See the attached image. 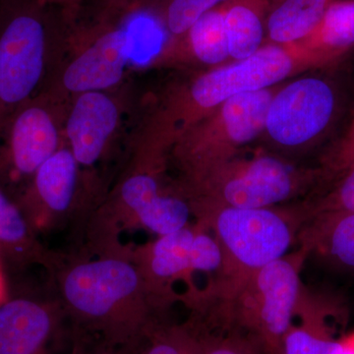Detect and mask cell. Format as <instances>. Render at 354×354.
Here are the masks:
<instances>
[{
	"instance_id": "1",
	"label": "cell",
	"mask_w": 354,
	"mask_h": 354,
	"mask_svg": "<svg viewBox=\"0 0 354 354\" xmlns=\"http://www.w3.org/2000/svg\"><path fill=\"white\" fill-rule=\"evenodd\" d=\"M122 251L65 253L48 277L74 335L137 354L160 324L141 274Z\"/></svg>"
},
{
	"instance_id": "2",
	"label": "cell",
	"mask_w": 354,
	"mask_h": 354,
	"mask_svg": "<svg viewBox=\"0 0 354 354\" xmlns=\"http://www.w3.org/2000/svg\"><path fill=\"white\" fill-rule=\"evenodd\" d=\"M319 68H323L320 60L299 43L265 44L244 59L230 60L167 85L144 111L130 146L144 155L167 158L183 133L223 102Z\"/></svg>"
},
{
	"instance_id": "3",
	"label": "cell",
	"mask_w": 354,
	"mask_h": 354,
	"mask_svg": "<svg viewBox=\"0 0 354 354\" xmlns=\"http://www.w3.org/2000/svg\"><path fill=\"white\" fill-rule=\"evenodd\" d=\"M308 220L305 204L223 208L196 221L215 235L223 266L207 295L204 316L234 295L251 274L283 257Z\"/></svg>"
},
{
	"instance_id": "4",
	"label": "cell",
	"mask_w": 354,
	"mask_h": 354,
	"mask_svg": "<svg viewBox=\"0 0 354 354\" xmlns=\"http://www.w3.org/2000/svg\"><path fill=\"white\" fill-rule=\"evenodd\" d=\"M65 29L59 9L39 0H0V131L46 85L62 57Z\"/></svg>"
},
{
	"instance_id": "5",
	"label": "cell",
	"mask_w": 354,
	"mask_h": 354,
	"mask_svg": "<svg viewBox=\"0 0 354 354\" xmlns=\"http://www.w3.org/2000/svg\"><path fill=\"white\" fill-rule=\"evenodd\" d=\"M324 180L322 169L291 165L270 153H241L181 191L200 221L216 209L281 206Z\"/></svg>"
},
{
	"instance_id": "6",
	"label": "cell",
	"mask_w": 354,
	"mask_h": 354,
	"mask_svg": "<svg viewBox=\"0 0 354 354\" xmlns=\"http://www.w3.org/2000/svg\"><path fill=\"white\" fill-rule=\"evenodd\" d=\"M309 254L300 245L258 270L207 316L227 330L250 335L264 354H281L305 288L301 271Z\"/></svg>"
},
{
	"instance_id": "7",
	"label": "cell",
	"mask_w": 354,
	"mask_h": 354,
	"mask_svg": "<svg viewBox=\"0 0 354 354\" xmlns=\"http://www.w3.org/2000/svg\"><path fill=\"white\" fill-rule=\"evenodd\" d=\"M109 190L101 172L81 167L64 144L13 199L41 239L68 232L78 243V250Z\"/></svg>"
},
{
	"instance_id": "8",
	"label": "cell",
	"mask_w": 354,
	"mask_h": 354,
	"mask_svg": "<svg viewBox=\"0 0 354 354\" xmlns=\"http://www.w3.org/2000/svg\"><path fill=\"white\" fill-rule=\"evenodd\" d=\"M279 87L232 97L183 133L167 158L178 172L174 183L177 189L197 183L264 133L268 109Z\"/></svg>"
},
{
	"instance_id": "9",
	"label": "cell",
	"mask_w": 354,
	"mask_h": 354,
	"mask_svg": "<svg viewBox=\"0 0 354 354\" xmlns=\"http://www.w3.org/2000/svg\"><path fill=\"white\" fill-rule=\"evenodd\" d=\"M80 12L62 11L66 24L64 50L44 88L65 99L125 85L131 57L133 39L120 21L97 14L83 21Z\"/></svg>"
},
{
	"instance_id": "10",
	"label": "cell",
	"mask_w": 354,
	"mask_h": 354,
	"mask_svg": "<svg viewBox=\"0 0 354 354\" xmlns=\"http://www.w3.org/2000/svg\"><path fill=\"white\" fill-rule=\"evenodd\" d=\"M70 100L48 88L24 102L0 131V187L14 198L65 144Z\"/></svg>"
},
{
	"instance_id": "11",
	"label": "cell",
	"mask_w": 354,
	"mask_h": 354,
	"mask_svg": "<svg viewBox=\"0 0 354 354\" xmlns=\"http://www.w3.org/2000/svg\"><path fill=\"white\" fill-rule=\"evenodd\" d=\"M339 111L335 86L320 77L297 79L272 97L264 133L274 145L298 150L322 138Z\"/></svg>"
},
{
	"instance_id": "12",
	"label": "cell",
	"mask_w": 354,
	"mask_h": 354,
	"mask_svg": "<svg viewBox=\"0 0 354 354\" xmlns=\"http://www.w3.org/2000/svg\"><path fill=\"white\" fill-rule=\"evenodd\" d=\"M125 86L82 93L70 100L65 118V144L84 169L100 172V167L113 155L131 104Z\"/></svg>"
},
{
	"instance_id": "13",
	"label": "cell",
	"mask_w": 354,
	"mask_h": 354,
	"mask_svg": "<svg viewBox=\"0 0 354 354\" xmlns=\"http://www.w3.org/2000/svg\"><path fill=\"white\" fill-rule=\"evenodd\" d=\"M194 223L152 241L132 246L131 259L158 314L174 302L183 301L192 308L199 300L201 288L194 283L191 268V244Z\"/></svg>"
},
{
	"instance_id": "14",
	"label": "cell",
	"mask_w": 354,
	"mask_h": 354,
	"mask_svg": "<svg viewBox=\"0 0 354 354\" xmlns=\"http://www.w3.org/2000/svg\"><path fill=\"white\" fill-rule=\"evenodd\" d=\"M69 323L57 291L7 297L0 302V354H51Z\"/></svg>"
},
{
	"instance_id": "15",
	"label": "cell",
	"mask_w": 354,
	"mask_h": 354,
	"mask_svg": "<svg viewBox=\"0 0 354 354\" xmlns=\"http://www.w3.org/2000/svg\"><path fill=\"white\" fill-rule=\"evenodd\" d=\"M228 59L223 4L203 15L181 36L169 38L160 53L148 62V65L153 68L191 65L215 67L225 64Z\"/></svg>"
},
{
	"instance_id": "16",
	"label": "cell",
	"mask_w": 354,
	"mask_h": 354,
	"mask_svg": "<svg viewBox=\"0 0 354 354\" xmlns=\"http://www.w3.org/2000/svg\"><path fill=\"white\" fill-rule=\"evenodd\" d=\"M64 256L65 252L53 250L41 241L15 200L0 187V263L3 269L23 271L41 267L50 277Z\"/></svg>"
},
{
	"instance_id": "17",
	"label": "cell",
	"mask_w": 354,
	"mask_h": 354,
	"mask_svg": "<svg viewBox=\"0 0 354 354\" xmlns=\"http://www.w3.org/2000/svg\"><path fill=\"white\" fill-rule=\"evenodd\" d=\"M330 306L304 288L281 354H339V339L330 326Z\"/></svg>"
},
{
	"instance_id": "18",
	"label": "cell",
	"mask_w": 354,
	"mask_h": 354,
	"mask_svg": "<svg viewBox=\"0 0 354 354\" xmlns=\"http://www.w3.org/2000/svg\"><path fill=\"white\" fill-rule=\"evenodd\" d=\"M298 241L309 253H320L354 269V212L311 216L301 228Z\"/></svg>"
},
{
	"instance_id": "19",
	"label": "cell",
	"mask_w": 354,
	"mask_h": 354,
	"mask_svg": "<svg viewBox=\"0 0 354 354\" xmlns=\"http://www.w3.org/2000/svg\"><path fill=\"white\" fill-rule=\"evenodd\" d=\"M277 0H230L225 26L230 60L250 57L265 44L266 20Z\"/></svg>"
},
{
	"instance_id": "20",
	"label": "cell",
	"mask_w": 354,
	"mask_h": 354,
	"mask_svg": "<svg viewBox=\"0 0 354 354\" xmlns=\"http://www.w3.org/2000/svg\"><path fill=\"white\" fill-rule=\"evenodd\" d=\"M299 44L320 60L324 68L348 55L354 48V0H334L320 24Z\"/></svg>"
},
{
	"instance_id": "21",
	"label": "cell",
	"mask_w": 354,
	"mask_h": 354,
	"mask_svg": "<svg viewBox=\"0 0 354 354\" xmlns=\"http://www.w3.org/2000/svg\"><path fill=\"white\" fill-rule=\"evenodd\" d=\"M333 1L277 0L266 20L265 44L288 46L304 41L320 24Z\"/></svg>"
},
{
	"instance_id": "22",
	"label": "cell",
	"mask_w": 354,
	"mask_h": 354,
	"mask_svg": "<svg viewBox=\"0 0 354 354\" xmlns=\"http://www.w3.org/2000/svg\"><path fill=\"white\" fill-rule=\"evenodd\" d=\"M191 218L194 216L189 201L172 183L140 211L133 221L132 230L140 228L162 236L187 227Z\"/></svg>"
},
{
	"instance_id": "23",
	"label": "cell",
	"mask_w": 354,
	"mask_h": 354,
	"mask_svg": "<svg viewBox=\"0 0 354 354\" xmlns=\"http://www.w3.org/2000/svg\"><path fill=\"white\" fill-rule=\"evenodd\" d=\"M206 337L197 320L183 325L160 323L137 354H198L204 348Z\"/></svg>"
},
{
	"instance_id": "24",
	"label": "cell",
	"mask_w": 354,
	"mask_h": 354,
	"mask_svg": "<svg viewBox=\"0 0 354 354\" xmlns=\"http://www.w3.org/2000/svg\"><path fill=\"white\" fill-rule=\"evenodd\" d=\"M230 0H160V16L171 38H176L200 18Z\"/></svg>"
},
{
	"instance_id": "25",
	"label": "cell",
	"mask_w": 354,
	"mask_h": 354,
	"mask_svg": "<svg viewBox=\"0 0 354 354\" xmlns=\"http://www.w3.org/2000/svg\"><path fill=\"white\" fill-rule=\"evenodd\" d=\"M335 179L337 183L327 193L305 204L308 218L320 214L354 212V162Z\"/></svg>"
},
{
	"instance_id": "26",
	"label": "cell",
	"mask_w": 354,
	"mask_h": 354,
	"mask_svg": "<svg viewBox=\"0 0 354 354\" xmlns=\"http://www.w3.org/2000/svg\"><path fill=\"white\" fill-rule=\"evenodd\" d=\"M354 162V116L346 131L322 158L324 180L337 178Z\"/></svg>"
},
{
	"instance_id": "27",
	"label": "cell",
	"mask_w": 354,
	"mask_h": 354,
	"mask_svg": "<svg viewBox=\"0 0 354 354\" xmlns=\"http://www.w3.org/2000/svg\"><path fill=\"white\" fill-rule=\"evenodd\" d=\"M202 354H264L250 335L239 330L228 329L227 334L207 335Z\"/></svg>"
},
{
	"instance_id": "28",
	"label": "cell",
	"mask_w": 354,
	"mask_h": 354,
	"mask_svg": "<svg viewBox=\"0 0 354 354\" xmlns=\"http://www.w3.org/2000/svg\"><path fill=\"white\" fill-rule=\"evenodd\" d=\"M160 0H100L97 15L106 19L122 21L127 16L143 10Z\"/></svg>"
},
{
	"instance_id": "29",
	"label": "cell",
	"mask_w": 354,
	"mask_h": 354,
	"mask_svg": "<svg viewBox=\"0 0 354 354\" xmlns=\"http://www.w3.org/2000/svg\"><path fill=\"white\" fill-rule=\"evenodd\" d=\"M71 354H128L120 349L104 346L101 342L74 335V348Z\"/></svg>"
},
{
	"instance_id": "30",
	"label": "cell",
	"mask_w": 354,
	"mask_h": 354,
	"mask_svg": "<svg viewBox=\"0 0 354 354\" xmlns=\"http://www.w3.org/2000/svg\"><path fill=\"white\" fill-rule=\"evenodd\" d=\"M39 1L44 6L55 7L65 13L76 14L82 10L83 4L86 0H39Z\"/></svg>"
},
{
	"instance_id": "31",
	"label": "cell",
	"mask_w": 354,
	"mask_h": 354,
	"mask_svg": "<svg viewBox=\"0 0 354 354\" xmlns=\"http://www.w3.org/2000/svg\"><path fill=\"white\" fill-rule=\"evenodd\" d=\"M339 354H354V333L339 339Z\"/></svg>"
},
{
	"instance_id": "32",
	"label": "cell",
	"mask_w": 354,
	"mask_h": 354,
	"mask_svg": "<svg viewBox=\"0 0 354 354\" xmlns=\"http://www.w3.org/2000/svg\"><path fill=\"white\" fill-rule=\"evenodd\" d=\"M8 297L6 290V281H4V269L0 263V302Z\"/></svg>"
},
{
	"instance_id": "33",
	"label": "cell",
	"mask_w": 354,
	"mask_h": 354,
	"mask_svg": "<svg viewBox=\"0 0 354 354\" xmlns=\"http://www.w3.org/2000/svg\"><path fill=\"white\" fill-rule=\"evenodd\" d=\"M202 351H203V349H202ZM202 351H201V353H198V354H202Z\"/></svg>"
}]
</instances>
